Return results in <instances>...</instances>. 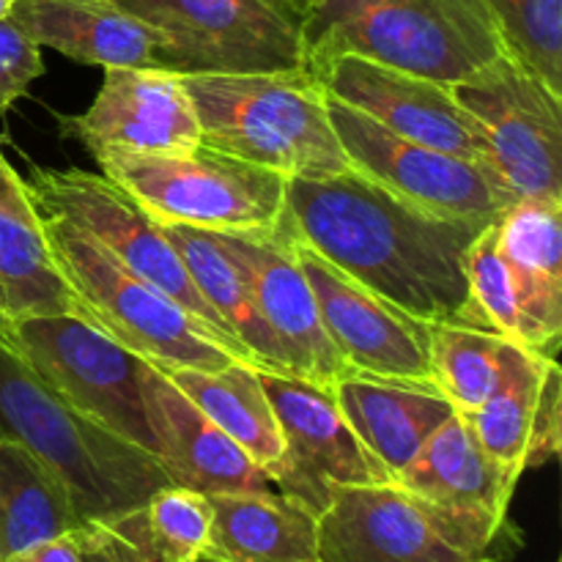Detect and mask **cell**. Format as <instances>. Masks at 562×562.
<instances>
[{
    "label": "cell",
    "instance_id": "1",
    "mask_svg": "<svg viewBox=\"0 0 562 562\" xmlns=\"http://www.w3.org/2000/svg\"><path fill=\"white\" fill-rule=\"evenodd\" d=\"M278 225L417 322L461 324L464 252L488 223L439 217L351 168L285 181Z\"/></svg>",
    "mask_w": 562,
    "mask_h": 562
},
{
    "label": "cell",
    "instance_id": "2",
    "mask_svg": "<svg viewBox=\"0 0 562 562\" xmlns=\"http://www.w3.org/2000/svg\"><path fill=\"white\" fill-rule=\"evenodd\" d=\"M0 439L31 450L69 492L82 525L132 514L173 486L148 450L66 404L0 340Z\"/></svg>",
    "mask_w": 562,
    "mask_h": 562
},
{
    "label": "cell",
    "instance_id": "3",
    "mask_svg": "<svg viewBox=\"0 0 562 562\" xmlns=\"http://www.w3.org/2000/svg\"><path fill=\"white\" fill-rule=\"evenodd\" d=\"M305 69L357 55L434 82H459L505 53L483 0H311Z\"/></svg>",
    "mask_w": 562,
    "mask_h": 562
},
{
    "label": "cell",
    "instance_id": "4",
    "mask_svg": "<svg viewBox=\"0 0 562 562\" xmlns=\"http://www.w3.org/2000/svg\"><path fill=\"white\" fill-rule=\"evenodd\" d=\"M206 146L285 179L351 170L329 124L327 91L311 69L181 75Z\"/></svg>",
    "mask_w": 562,
    "mask_h": 562
},
{
    "label": "cell",
    "instance_id": "5",
    "mask_svg": "<svg viewBox=\"0 0 562 562\" xmlns=\"http://www.w3.org/2000/svg\"><path fill=\"white\" fill-rule=\"evenodd\" d=\"M49 252L80 311L121 346L157 368L220 371L241 362L179 305L132 274L93 236L60 217H38Z\"/></svg>",
    "mask_w": 562,
    "mask_h": 562
},
{
    "label": "cell",
    "instance_id": "6",
    "mask_svg": "<svg viewBox=\"0 0 562 562\" xmlns=\"http://www.w3.org/2000/svg\"><path fill=\"white\" fill-rule=\"evenodd\" d=\"M104 179L157 223L201 231H272L285 209V176L201 146L179 154H97Z\"/></svg>",
    "mask_w": 562,
    "mask_h": 562
},
{
    "label": "cell",
    "instance_id": "7",
    "mask_svg": "<svg viewBox=\"0 0 562 562\" xmlns=\"http://www.w3.org/2000/svg\"><path fill=\"white\" fill-rule=\"evenodd\" d=\"M0 340L60 398L157 459V439L143 406V368L86 313L3 318Z\"/></svg>",
    "mask_w": 562,
    "mask_h": 562
},
{
    "label": "cell",
    "instance_id": "8",
    "mask_svg": "<svg viewBox=\"0 0 562 562\" xmlns=\"http://www.w3.org/2000/svg\"><path fill=\"white\" fill-rule=\"evenodd\" d=\"M25 190L38 217H60L86 231L132 274L179 302L201 324L209 338L217 340L241 362L252 366L247 351L236 344L214 307L192 283L184 261L165 236L162 223H157L135 198L126 195L102 173H86L77 168H31Z\"/></svg>",
    "mask_w": 562,
    "mask_h": 562
},
{
    "label": "cell",
    "instance_id": "9",
    "mask_svg": "<svg viewBox=\"0 0 562 562\" xmlns=\"http://www.w3.org/2000/svg\"><path fill=\"white\" fill-rule=\"evenodd\" d=\"M499 536L395 481L338 486L318 514V562H470Z\"/></svg>",
    "mask_w": 562,
    "mask_h": 562
},
{
    "label": "cell",
    "instance_id": "10",
    "mask_svg": "<svg viewBox=\"0 0 562 562\" xmlns=\"http://www.w3.org/2000/svg\"><path fill=\"white\" fill-rule=\"evenodd\" d=\"M165 36L176 75H250L305 66L302 11L285 0H119Z\"/></svg>",
    "mask_w": 562,
    "mask_h": 562
},
{
    "label": "cell",
    "instance_id": "11",
    "mask_svg": "<svg viewBox=\"0 0 562 562\" xmlns=\"http://www.w3.org/2000/svg\"><path fill=\"white\" fill-rule=\"evenodd\" d=\"M450 93L475 121L494 176L516 201H562V97L510 55L450 82Z\"/></svg>",
    "mask_w": 562,
    "mask_h": 562
},
{
    "label": "cell",
    "instance_id": "12",
    "mask_svg": "<svg viewBox=\"0 0 562 562\" xmlns=\"http://www.w3.org/2000/svg\"><path fill=\"white\" fill-rule=\"evenodd\" d=\"M327 113L351 168L426 212L494 223L516 201L483 165L406 140L333 97Z\"/></svg>",
    "mask_w": 562,
    "mask_h": 562
},
{
    "label": "cell",
    "instance_id": "13",
    "mask_svg": "<svg viewBox=\"0 0 562 562\" xmlns=\"http://www.w3.org/2000/svg\"><path fill=\"white\" fill-rule=\"evenodd\" d=\"M258 371V368H256ZM285 439L274 488L322 514L338 486L393 481L346 423L333 387L258 371Z\"/></svg>",
    "mask_w": 562,
    "mask_h": 562
},
{
    "label": "cell",
    "instance_id": "14",
    "mask_svg": "<svg viewBox=\"0 0 562 562\" xmlns=\"http://www.w3.org/2000/svg\"><path fill=\"white\" fill-rule=\"evenodd\" d=\"M278 234L305 272L324 329L351 371L431 382L426 322H417L393 302L373 294L280 225Z\"/></svg>",
    "mask_w": 562,
    "mask_h": 562
},
{
    "label": "cell",
    "instance_id": "15",
    "mask_svg": "<svg viewBox=\"0 0 562 562\" xmlns=\"http://www.w3.org/2000/svg\"><path fill=\"white\" fill-rule=\"evenodd\" d=\"M311 71L327 97L360 110L384 130L492 170L475 121L456 104L445 82L390 69L357 55H338Z\"/></svg>",
    "mask_w": 562,
    "mask_h": 562
},
{
    "label": "cell",
    "instance_id": "16",
    "mask_svg": "<svg viewBox=\"0 0 562 562\" xmlns=\"http://www.w3.org/2000/svg\"><path fill=\"white\" fill-rule=\"evenodd\" d=\"M64 135L97 154H179L201 146V121L184 77L154 66H110L82 115H60Z\"/></svg>",
    "mask_w": 562,
    "mask_h": 562
},
{
    "label": "cell",
    "instance_id": "17",
    "mask_svg": "<svg viewBox=\"0 0 562 562\" xmlns=\"http://www.w3.org/2000/svg\"><path fill=\"white\" fill-rule=\"evenodd\" d=\"M239 267L258 313L278 338L294 376L333 387L351 371L322 324L316 296L296 258L272 231H209Z\"/></svg>",
    "mask_w": 562,
    "mask_h": 562
},
{
    "label": "cell",
    "instance_id": "18",
    "mask_svg": "<svg viewBox=\"0 0 562 562\" xmlns=\"http://www.w3.org/2000/svg\"><path fill=\"white\" fill-rule=\"evenodd\" d=\"M143 406L157 439V461L173 486L206 497L274 488L267 472L151 362L143 368Z\"/></svg>",
    "mask_w": 562,
    "mask_h": 562
},
{
    "label": "cell",
    "instance_id": "19",
    "mask_svg": "<svg viewBox=\"0 0 562 562\" xmlns=\"http://www.w3.org/2000/svg\"><path fill=\"white\" fill-rule=\"evenodd\" d=\"M9 20L77 64L165 69V36L119 0H14Z\"/></svg>",
    "mask_w": 562,
    "mask_h": 562
},
{
    "label": "cell",
    "instance_id": "20",
    "mask_svg": "<svg viewBox=\"0 0 562 562\" xmlns=\"http://www.w3.org/2000/svg\"><path fill=\"white\" fill-rule=\"evenodd\" d=\"M497 245L514 278L525 346L558 360L562 338V201L519 198L497 220Z\"/></svg>",
    "mask_w": 562,
    "mask_h": 562
},
{
    "label": "cell",
    "instance_id": "21",
    "mask_svg": "<svg viewBox=\"0 0 562 562\" xmlns=\"http://www.w3.org/2000/svg\"><path fill=\"white\" fill-rule=\"evenodd\" d=\"M346 423L368 453L398 481L426 439L453 415V406L431 382L349 371L333 384Z\"/></svg>",
    "mask_w": 562,
    "mask_h": 562
},
{
    "label": "cell",
    "instance_id": "22",
    "mask_svg": "<svg viewBox=\"0 0 562 562\" xmlns=\"http://www.w3.org/2000/svg\"><path fill=\"white\" fill-rule=\"evenodd\" d=\"M395 483L450 510L492 521L503 530L519 477L503 470L481 448L470 420L453 412L426 439L420 453Z\"/></svg>",
    "mask_w": 562,
    "mask_h": 562
},
{
    "label": "cell",
    "instance_id": "23",
    "mask_svg": "<svg viewBox=\"0 0 562 562\" xmlns=\"http://www.w3.org/2000/svg\"><path fill=\"white\" fill-rule=\"evenodd\" d=\"M212 536L203 558L220 562H318V514L269 492L209 494Z\"/></svg>",
    "mask_w": 562,
    "mask_h": 562
},
{
    "label": "cell",
    "instance_id": "24",
    "mask_svg": "<svg viewBox=\"0 0 562 562\" xmlns=\"http://www.w3.org/2000/svg\"><path fill=\"white\" fill-rule=\"evenodd\" d=\"M165 376L274 483L285 459V439L256 368L247 362H231L220 371L165 368Z\"/></svg>",
    "mask_w": 562,
    "mask_h": 562
},
{
    "label": "cell",
    "instance_id": "25",
    "mask_svg": "<svg viewBox=\"0 0 562 562\" xmlns=\"http://www.w3.org/2000/svg\"><path fill=\"white\" fill-rule=\"evenodd\" d=\"M162 231L170 245L176 247L181 261H184L187 272H190L192 283L198 285L203 300L214 307L225 329L247 351L252 368L294 376L278 338L258 313L239 267L225 256V250L214 241V236L209 231L170 223H162Z\"/></svg>",
    "mask_w": 562,
    "mask_h": 562
},
{
    "label": "cell",
    "instance_id": "26",
    "mask_svg": "<svg viewBox=\"0 0 562 562\" xmlns=\"http://www.w3.org/2000/svg\"><path fill=\"white\" fill-rule=\"evenodd\" d=\"M80 527L64 483L20 442L0 439V562Z\"/></svg>",
    "mask_w": 562,
    "mask_h": 562
},
{
    "label": "cell",
    "instance_id": "27",
    "mask_svg": "<svg viewBox=\"0 0 562 562\" xmlns=\"http://www.w3.org/2000/svg\"><path fill=\"white\" fill-rule=\"evenodd\" d=\"M552 362L554 357L505 340L497 387L481 409L464 415L481 448L514 477H521L527 470L532 426Z\"/></svg>",
    "mask_w": 562,
    "mask_h": 562
},
{
    "label": "cell",
    "instance_id": "28",
    "mask_svg": "<svg viewBox=\"0 0 562 562\" xmlns=\"http://www.w3.org/2000/svg\"><path fill=\"white\" fill-rule=\"evenodd\" d=\"M0 313L3 318L82 313L66 285L42 223L31 225L0 212Z\"/></svg>",
    "mask_w": 562,
    "mask_h": 562
},
{
    "label": "cell",
    "instance_id": "29",
    "mask_svg": "<svg viewBox=\"0 0 562 562\" xmlns=\"http://www.w3.org/2000/svg\"><path fill=\"white\" fill-rule=\"evenodd\" d=\"M104 525L126 538L148 562H198L212 536V505L206 494L165 486L146 505Z\"/></svg>",
    "mask_w": 562,
    "mask_h": 562
},
{
    "label": "cell",
    "instance_id": "30",
    "mask_svg": "<svg viewBox=\"0 0 562 562\" xmlns=\"http://www.w3.org/2000/svg\"><path fill=\"white\" fill-rule=\"evenodd\" d=\"M505 338L456 322L428 324V368L431 382L453 412L472 415L494 393L503 362Z\"/></svg>",
    "mask_w": 562,
    "mask_h": 562
},
{
    "label": "cell",
    "instance_id": "31",
    "mask_svg": "<svg viewBox=\"0 0 562 562\" xmlns=\"http://www.w3.org/2000/svg\"><path fill=\"white\" fill-rule=\"evenodd\" d=\"M505 53L562 97V0H483Z\"/></svg>",
    "mask_w": 562,
    "mask_h": 562
},
{
    "label": "cell",
    "instance_id": "32",
    "mask_svg": "<svg viewBox=\"0 0 562 562\" xmlns=\"http://www.w3.org/2000/svg\"><path fill=\"white\" fill-rule=\"evenodd\" d=\"M464 280L467 305L461 311V324L486 329L510 344L525 346V324H521L519 302H516L514 278L499 252L494 223H488L467 247Z\"/></svg>",
    "mask_w": 562,
    "mask_h": 562
},
{
    "label": "cell",
    "instance_id": "33",
    "mask_svg": "<svg viewBox=\"0 0 562 562\" xmlns=\"http://www.w3.org/2000/svg\"><path fill=\"white\" fill-rule=\"evenodd\" d=\"M42 75V47L27 38L9 16H3L0 20V113L9 110Z\"/></svg>",
    "mask_w": 562,
    "mask_h": 562
},
{
    "label": "cell",
    "instance_id": "34",
    "mask_svg": "<svg viewBox=\"0 0 562 562\" xmlns=\"http://www.w3.org/2000/svg\"><path fill=\"white\" fill-rule=\"evenodd\" d=\"M562 445V371L558 360L549 366L547 382L541 390L536 426H532L530 450H527V470L543 467L558 459Z\"/></svg>",
    "mask_w": 562,
    "mask_h": 562
},
{
    "label": "cell",
    "instance_id": "35",
    "mask_svg": "<svg viewBox=\"0 0 562 562\" xmlns=\"http://www.w3.org/2000/svg\"><path fill=\"white\" fill-rule=\"evenodd\" d=\"M82 562H148L126 538L108 525H82L77 530Z\"/></svg>",
    "mask_w": 562,
    "mask_h": 562
},
{
    "label": "cell",
    "instance_id": "36",
    "mask_svg": "<svg viewBox=\"0 0 562 562\" xmlns=\"http://www.w3.org/2000/svg\"><path fill=\"white\" fill-rule=\"evenodd\" d=\"M0 212L11 214V217L25 220V223H31V225L42 223L36 214V209H33L31 198H27L25 179H22L14 168H11L9 159L3 157V151H0Z\"/></svg>",
    "mask_w": 562,
    "mask_h": 562
},
{
    "label": "cell",
    "instance_id": "37",
    "mask_svg": "<svg viewBox=\"0 0 562 562\" xmlns=\"http://www.w3.org/2000/svg\"><path fill=\"white\" fill-rule=\"evenodd\" d=\"M11 562H82L80 538H77V530L58 538H49V541L36 543V547L16 554Z\"/></svg>",
    "mask_w": 562,
    "mask_h": 562
},
{
    "label": "cell",
    "instance_id": "38",
    "mask_svg": "<svg viewBox=\"0 0 562 562\" xmlns=\"http://www.w3.org/2000/svg\"><path fill=\"white\" fill-rule=\"evenodd\" d=\"M11 3H14V0H0V20H3V16H9Z\"/></svg>",
    "mask_w": 562,
    "mask_h": 562
},
{
    "label": "cell",
    "instance_id": "39",
    "mask_svg": "<svg viewBox=\"0 0 562 562\" xmlns=\"http://www.w3.org/2000/svg\"><path fill=\"white\" fill-rule=\"evenodd\" d=\"M285 3H291L294 9H300L302 14H305V9H307V3H311V0H285Z\"/></svg>",
    "mask_w": 562,
    "mask_h": 562
},
{
    "label": "cell",
    "instance_id": "40",
    "mask_svg": "<svg viewBox=\"0 0 562 562\" xmlns=\"http://www.w3.org/2000/svg\"><path fill=\"white\" fill-rule=\"evenodd\" d=\"M198 562H220V560H212V558H201Z\"/></svg>",
    "mask_w": 562,
    "mask_h": 562
},
{
    "label": "cell",
    "instance_id": "41",
    "mask_svg": "<svg viewBox=\"0 0 562 562\" xmlns=\"http://www.w3.org/2000/svg\"><path fill=\"white\" fill-rule=\"evenodd\" d=\"M470 562H492V560H483V558H477V560H470Z\"/></svg>",
    "mask_w": 562,
    "mask_h": 562
},
{
    "label": "cell",
    "instance_id": "42",
    "mask_svg": "<svg viewBox=\"0 0 562 562\" xmlns=\"http://www.w3.org/2000/svg\"><path fill=\"white\" fill-rule=\"evenodd\" d=\"M0 322H3V313H0Z\"/></svg>",
    "mask_w": 562,
    "mask_h": 562
}]
</instances>
